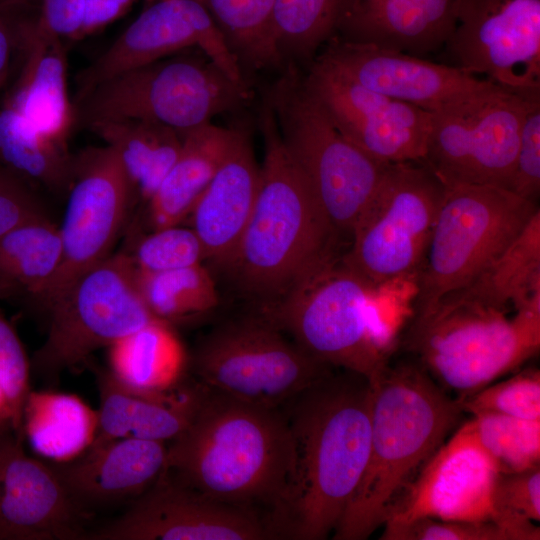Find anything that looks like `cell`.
Returning <instances> with one entry per match:
<instances>
[{"label": "cell", "instance_id": "obj_31", "mask_svg": "<svg viewBox=\"0 0 540 540\" xmlns=\"http://www.w3.org/2000/svg\"><path fill=\"white\" fill-rule=\"evenodd\" d=\"M108 349L109 372L128 387L158 393L184 382L186 352L166 322L154 320Z\"/></svg>", "mask_w": 540, "mask_h": 540}, {"label": "cell", "instance_id": "obj_4", "mask_svg": "<svg viewBox=\"0 0 540 540\" xmlns=\"http://www.w3.org/2000/svg\"><path fill=\"white\" fill-rule=\"evenodd\" d=\"M295 450L280 408L237 401L206 387L190 423L167 447L164 470L220 502L254 509L284 500Z\"/></svg>", "mask_w": 540, "mask_h": 540}, {"label": "cell", "instance_id": "obj_35", "mask_svg": "<svg viewBox=\"0 0 540 540\" xmlns=\"http://www.w3.org/2000/svg\"><path fill=\"white\" fill-rule=\"evenodd\" d=\"M347 0H275L273 37L286 67L311 64L337 34Z\"/></svg>", "mask_w": 540, "mask_h": 540}, {"label": "cell", "instance_id": "obj_33", "mask_svg": "<svg viewBox=\"0 0 540 540\" xmlns=\"http://www.w3.org/2000/svg\"><path fill=\"white\" fill-rule=\"evenodd\" d=\"M197 1L211 17L246 77V72L285 68L273 37L275 0Z\"/></svg>", "mask_w": 540, "mask_h": 540}, {"label": "cell", "instance_id": "obj_49", "mask_svg": "<svg viewBox=\"0 0 540 540\" xmlns=\"http://www.w3.org/2000/svg\"><path fill=\"white\" fill-rule=\"evenodd\" d=\"M0 1H4V0H0ZM25 1H28V2L34 3V1H35V0H25Z\"/></svg>", "mask_w": 540, "mask_h": 540}, {"label": "cell", "instance_id": "obj_34", "mask_svg": "<svg viewBox=\"0 0 540 540\" xmlns=\"http://www.w3.org/2000/svg\"><path fill=\"white\" fill-rule=\"evenodd\" d=\"M465 288L497 305L519 308L540 303V209L496 260Z\"/></svg>", "mask_w": 540, "mask_h": 540}, {"label": "cell", "instance_id": "obj_7", "mask_svg": "<svg viewBox=\"0 0 540 540\" xmlns=\"http://www.w3.org/2000/svg\"><path fill=\"white\" fill-rule=\"evenodd\" d=\"M249 84L230 77L199 49H188L96 84L77 97L75 124L137 118L169 126L183 137L217 115L245 108Z\"/></svg>", "mask_w": 540, "mask_h": 540}, {"label": "cell", "instance_id": "obj_9", "mask_svg": "<svg viewBox=\"0 0 540 540\" xmlns=\"http://www.w3.org/2000/svg\"><path fill=\"white\" fill-rule=\"evenodd\" d=\"M537 203L492 185L446 186L423 263L413 310L469 285L524 229Z\"/></svg>", "mask_w": 540, "mask_h": 540}, {"label": "cell", "instance_id": "obj_15", "mask_svg": "<svg viewBox=\"0 0 540 540\" xmlns=\"http://www.w3.org/2000/svg\"><path fill=\"white\" fill-rule=\"evenodd\" d=\"M444 46L454 66L540 95V0H462Z\"/></svg>", "mask_w": 540, "mask_h": 540}, {"label": "cell", "instance_id": "obj_38", "mask_svg": "<svg viewBox=\"0 0 540 540\" xmlns=\"http://www.w3.org/2000/svg\"><path fill=\"white\" fill-rule=\"evenodd\" d=\"M491 520L510 540H539L540 465L519 472H499L492 490Z\"/></svg>", "mask_w": 540, "mask_h": 540}, {"label": "cell", "instance_id": "obj_28", "mask_svg": "<svg viewBox=\"0 0 540 540\" xmlns=\"http://www.w3.org/2000/svg\"><path fill=\"white\" fill-rule=\"evenodd\" d=\"M86 127L118 157L134 197L148 202L176 161L183 137L164 124L137 118H113Z\"/></svg>", "mask_w": 540, "mask_h": 540}, {"label": "cell", "instance_id": "obj_41", "mask_svg": "<svg viewBox=\"0 0 540 540\" xmlns=\"http://www.w3.org/2000/svg\"><path fill=\"white\" fill-rule=\"evenodd\" d=\"M30 368L16 331L0 309V385L7 399L12 428L22 437L23 408L31 391Z\"/></svg>", "mask_w": 540, "mask_h": 540}, {"label": "cell", "instance_id": "obj_20", "mask_svg": "<svg viewBox=\"0 0 540 540\" xmlns=\"http://www.w3.org/2000/svg\"><path fill=\"white\" fill-rule=\"evenodd\" d=\"M499 472L468 421H463L419 472L385 523L421 517L492 521L491 496Z\"/></svg>", "mask_w": 540, "mask_h": 540}, {"label": "cell", "instance_id": "obj_14", "mask_svg": "<svg viewBox=\"0 0 540 540\" xmlns=\"http://www.w3.org/2000/svg\"><path fill=\"white\" fill-rule=\"evenodd\" d=\"M134 198L110 147H89L74 156L73 179L59 226L61 261L34 308L44 311L82 274L111 255Z\"/></svg>", "mask_w": 540, "mask_h": 540}, {"label": "cell", "instance_id": "obj_32", "mask_svg": "<svg viewBox=\"0 0 540 540\" xmlns=\"http://www.w3.org/2000/svg\"><path fill=\"white\" fill-rule=\"evenodd\" d=\"M74 156L13 108L0 107V168L34 188L68 193Z\"/></svg>", "mask_w": 540, "mask_h": 540}, {"label": "cell", "instance_id": "obj_2", "mask_svg": "<svg viewBox=\"0 0 540 540\" xmlns=\"http://www.w3.org/2000/svg\"><path fill=\"white\" fill-rule=\"evenodd\" d=\"M264 140L256 200L235 251L222 268L256 303L260 316L308 276L339 257L342 237L289 155L265 96L258 113Z\"/></svg>", "mask_w": 540, "mask_h": 540}, {"label": "cell", "instance_id": "obj_10", "mask_svg": "<svg viewBox=\"0 0 540 540\" xmlns=\"http://www.w3.org/2000/svg\"><path fill=\"white\" fill-rule=\"evenodd\" d=\"M44 312L46 337L30 365L48 380L157 320L142 300L126 252L111 254L82 274Z\"/></svg>", "mask_w": 540, "mask_h": 540}, {"label": "cell", "instance_id": "obj_5", "mask_svg": "<svg viewBox=\"0 0 540 540\" xmlns=\"http://www.w3.org/2000/svg\"><path fill=\"white\" fill-rule=\"evenodd\" d=\"M415 295V277L374 282L341 256L259 317L290 332L317 360L372 379L397 353Z\"/></svg>", "mask_w": 540, "mask_h": 540}, {"label": "cell", "instance_id": "obj_45", "mask_svg": "<svg viewBox=\"0 0 540 540\" xmlns=\"http://www.w3.org/2000/svg\"><path fill=\"white\" fill-rule=\"evenodd\" d=\"M25 0L0 1V91L6 84L13 59L21 54L28 28L38 11Z\"/></svg>", "mask_w": 540, "mask_h": 540}, {"label": "cell", "instance_id": "obj_39", "mask_svg": "<svg viewBox=\"0 0 540 540\" xmlns=\"http://www.w3.org/2000/svg\"><path fill=\"white\" fill-rule=\"evenodd\" d=\"M465 414L495 413L540 420V370L528 367L457 399Z\"/></svg>", "mask_w": 540, "mask_h": 540}, {"label": "cell", "instance_id": "obj_27", "mask_svg": "<svg viewBox=\"0 0 540 540\" xmlns=\"http://www.w3.org/2000/svg\"><path fill=\"white\" fill-rule=\"evenodd\" d=\"M237 124L208 123L183 136L182 149L147 202L152 229L180 225L206 189L236 135Z\"/></svg>", "mask_w": 540, "mask_h": 540}, {"label": "cell", "instance_id": "obj_1", "mask_svg": "<svg viewBox=\"0 0 540 540\" xmlns=\"http://www.w3.org/2000/svg\"><path fill=\"white\" fill-rule=\"evenodd\" d=\"M284 407L294 471L268 526L274 539L323 540L334 533L366 468L372 384L362 374L335 368Z\"/></svg>", "mask_w": 540, "mask_h": 540}, {"label": "cell", "instance_id": "obj_13", "mask_svg": "<svg viewBox=\"0 0 540 540\" xmlns=\"http://www.w3.org/2000/svg\"><path fill=\"white\" fill-rule=\"evenodd\" d=\"M536 96L497 85L432 112L422 161L446 186L508 190L524 114Z\"/></svg>", "mask_w": 540, "mask_h": 540}, {"label": "cell", "instance_id": "obj_29", "mask_svg": "<svg viewBox=\"0 0 540 540\" xmlns=\"http://www.w3.org/2000/svg\"><path fill=\"white\" fill-rule=\"evenodd\" d=\"M98 412L73 394L30 391L23 408L22 433L38 455L64 463L92 444Z\"/></svg>", "mask_w": 540, "mask_h": 540}, {"label": "cell", "instance_id": "obj_3", "mask_svg": "<svg viewBox=\"0 0 540 540\" xmlns=\"http://www.w3.org/2000/svg\"><path fill=\"white\" fill-rule=\"evenodd\" d=\"M370 381L368 460L333 533L335 540H364L383 526L465 414L459 401L406 355H394Z\"/></svg>", "mask_w": 540, "mask_h": 540}, {"label": "cell", "instance_id": "obj_42", "mask_svg": "<svg viewBox=\"0 0 540 540\" xmlns=\"http://www.w3.org/2000/svg\"><path fill=\"white\" fill-rule=\"evenodd\" d=\"M382 540H510L493 521H446L429 517L387 522Z\"/></svg>", "mask_w": 540, "mask_h": 540}, {"label": "cell", "instance_id": "obj_18", "mask_svg": "<svg viewBox=\"0 0 540 540\" xmlns=\"http://www.w3.org/2000/svg\"><path fill=\"white\" fill-rule=\"evenodd\" d=\"M199 49L230 77L249 82L205 8L197 0H154L77 78V97L128 69Z\"/></svg>", "mask_w": 540, "mask_h": 540}, {"label": "cell", "instance_id": "obj_47", "mask_svg": "<svg viewBox=\"0 0 540 540\" xmlns=\"http://www.w3.org/2000/svg\"><path fill=\"white\" fill-rule=\"evenodd\" d=\"M135 0H85L77 40L93 35L125 15Z\"/></svg>", "mask_w": 540, "mask_h": 540}, {"label": "cell", "instance_id": "obj_25", "mask_svg": "<svg viewBox=\"0 0 540 540\" xmlns=\"http://www.w3.org/2000/svg\"><path fill=\"white\" fill-rule=\"evenodd\" d=\"M95 376L100 405L91 445L124 437L172 441L190 423L206 392L200 382L154 393L126 386L108 369H96Z\"/></svg>", "mask_w": 540, "mask_h": 540}, {"label": "cell", "instance_id": "obj_40", "mask_svg": "<svg viewBox=\"0 0 540 540\" xmlns=\"http://www.w3.org/2000/svg\"><path fill=\"white\" fill-rule=\"evenodd\" d=\"M127 255L137 271L151 273L200 264L206 259L194 229L179 225L152 229L137 240Z\"/></svg>", "mask_w": 540, "mask_h": 540}, {"label": "cell", "instance_id": "obj_37", "mask_svg": "<svg viewBox=\"0 0 540 540\" xmlns=\"http://www.w3.org/2000/svg\"><path fill=\"white\" fill-rule=\"evenodd\" d=\"M467 421L500 472H519L540 465V420L482 413Z\"/></svg>", "mask_w": 540, "mask_h": 540}, {"label": "cell", "instance_id": "obj_17", "mask_svg": "<svg viewBox=\"0 0 540 540\" xmlns=\"http://www.w3.org/2000/svg\"><path fill=\"white\" fill-rule=\"evenodd\" d=\"M90 540L274 539L265 518L212 499L163 470L115 520L89 531Z\"/></svg>", "mask_w": 540, "mask_h": 540}, {"label": "cell", "instance_id": "obj_48", "mask_svg": "<svg viewBox=\"0 0 540 540\" xmlns=\"http://www.w3.org/2000/svg\"><path fill=\"white\" fill-rule=\"evenodd\" d=\"M4 424H11V422L7 399L0 385V426Z\"/></svg>", "mask_w": 540, "mask_h": 540}, {"label": "cell", "instance_id": "obj_30", "mask_svg": "<svg viewBox=\"0 0 540 540\" xmlns=\"http://www.w3.org/2000/svg\"><path fill=\"white\" fill-rule=\"evenodd\" d=\"M62 255L59 227L47 215L0 237V298L32 307L55 276Z\"/></svg>", "mask_w": 540, "mask_h": 540}, {"label": "cell", "instance_id": "obj_36", "mask_svg": "<svg viewBox=\"0 0 540 540\" xmlns=\"http://www.w3.org/2000/svg\"><path fill=\"white\" fill-rule=\"evenodd\" d=\"M135 272L142 300L157 320L172 325L218 305L213 277L201 263L163 272Z\"/></svg>", "mask_w": 540, "mask_h": 540}, {"label": "cell", "instance_id": "obj_8", "mask_svg": "<svg viewBox=\"0 0 540 540\" xmlns=\"http://www.w3.org/2000/svg\"><path fill=\"white\" fill-rule=\"evenodd\" d=\"M264 96L289 155L326 218L350 242L388 164L375 160L339 132L307 91L297 66L287 65Z\"/></svg>", "mask_w": 540, "mask_h": 540}, {"label": "cell", "instance_id": "obj_46", "mask_svg": "<svg viewBox=\"0 0 540 540\" xmlns=\"http://www.w3.org/2000/svg\"><path fill=\"white\" fill-rule=\"evenodd\" d=\"M38 23L63 41H76L85 0H38Z\"/></svg>", "mask_w": 540, "mask_h": 540}, {"label": "cell", "instance_id": "obj_23", "mask_svg": "<svg viewBox=\"0 0 540 540\" xmlns=\"http://www.w3.org/2000/svg\"><path fill=\"white\" fill-rule=\"evenodd\" d=\"M259 176L248 125L238 123L225 159L189 215L206 259L220 269L232 257L249 220Z\"/></svg>", "mask_w": 540, "mask_h": 540}, {"label": "cell", "instance_id": "obj_21", "mask_svg": "<svg viewBox=\"0 0 540 540\" xmlns=\"http://www.w3.org/2000/svg\"><path fill=\"white\" fill-rule=\"evenodd\" d=\"M318 59L358 84L435 112L497 84L457 66L332 37Z\"/></svg>", "mask_w": 540, "mask_h": 540}, {"label": "cell", "instance_id": "obj_43", "mask_svg": "<svg viewBox=\"0 0 540 540\" xmlns=\"http://www.w3.org/2000/svg\"><path fill=\"white\" fill-rule=\"evenodd\" d=\"M508 190L536 203L540 193V96L529 100Z\"/></svg>", "mask_w": 540, "mask_h": 540}, {"label": "cell", "instance_id": "obj_6", "mask_svg": "<svg viewBox=\"0 0 540 540\" xmlns=\"http://www.w3.org/2000/svg\"><path fill=\"white\" fill-rule=\"evenodd\" d=\"M540 349V303L493 304L463 287L412 311L398 350L456 399L520 368Z\"/></svg>", "mask_w": 540, "mask_h": 540}, {"label": "cell", "instance_id": "obj_11", "mask_svg": "<svg viewBox=\"0 0 540 540\" xmlns=\"http://www.w3.org/2000/svg\"><path fill=\"white\" fill-rule=\"evenodd\" d=\"M446 185L422 161L388 164L342 260L374 282L416 277Z\"/></svg>", "mask_w": 540, "mask_h": 540}, {"label": "cell", "instance_id": "obj_16", "mask_svg": "<svg viewBox=\"0 0 540 540\" xmlns=\"http://www.w3.org/2000/svg\"><path fill=\"white\" fill-rule=\"evenodd\" d=\"M303 83L339 132L375 160H422L432 113L370 90L314 59Z\"/></svg>", "mask_w": 540, "mask_h": 540}, {"label": "cell", "instance_id": "obj_44", "mask_svg": "<svg viewBox=\"0 0 540 540\" xmlns=\"http://www.w3.org/2000/svg\"><path fill=\"white\" fill-rule=\"evenodd\" d=\"M36 188L0 168V237L14 228L45 216Z\"/></svg>", "mask_w": 540, "mask_h": 540}, {"label": "cell", "instance_id": "obj_24", "mask_svg": "<svg viewBox=\"0 0 540 540\" xmlns=\"http://www.w3.org/2000/svg\"><path fill=\"white\" fill-rule=\"evenodd\" d=\"M462 0H347L339 38L419 56L451 36Z\"/></svg>", "mask_w": 540, "mask_h": 540}, {"label": "cell", "instance_id": "obj_22", "mask_svg": "<svg viewBox=\"0 0 540 540\" xmlns=\"http://www.w3.org/2000/svg\"><path fill=\"white\" fill-rule=\"evenodd\" d=\"M166 442L133 437L91 445L77 458L51 463L70 496L90 513L142 495L165 467Z\"/></svg>", "mask_w": 540, "mask_h": 540}, {"label": "cell", "instance_id": "obj_19", "mask_svg": "<svg viewBox=\"0 0 540 540\" xmlns=\"http://www.w3.org/2000/svg\"><path fill=\"white\" fill-rule=\"evenodd\" d=\"M23 440L11 424L0 426V540L85 539L90 513Z\"/></svg>", "mask_w": 540, "mask_h": 540}, {"label": "cell", "instance_id": "obj_12", "mask_svg": "<svg viewBox=\"0 0 540 540\" xmlns=\"http://www.w3.org/2000/svg\"><path fill=\"white\" fill-rule=\"evenodd\" d=\"M193 369L208 389L247 404L280 408L335 368L261 317L221 325L198 346Z\"/></svg>", "mask_w": 540, "mask_h": 540}, {"label": "cell", "instance_id": "obj_50", "mask_svg": "<svg viewBox=\"0 0 540 540\" xmlns=\"http://www.w3.org/2000/svg\"><path fill=\"white\" fill-rule=\"evenodd\" d=\"M154 0H146V3L149 4L151 2H153Z\"/></svg>", "mask_w": 540, "mask_h": 540}, {"label": "cell", "instance_id": "obj_26", "mask_svg": "<svg viewBox=\"0 0 540 540\" xmlns=\"http://www.w3.org/2000/svg\"><path fill=\"white\" fill-rule=\"evenodd\" d=\"M64 43L34 18L21 51V70L4 104L45 136L67 146L75 112L68 96Z\"/></svg>", "mask_w": 540, "mask_h": 540}]
</instances>
